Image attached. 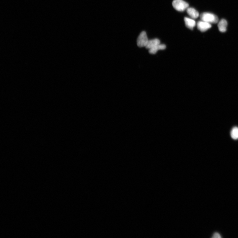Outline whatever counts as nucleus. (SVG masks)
<instances>
[{"mask_svg":"<svg viewBox=\"0 0 238 238\" xmlns=\"http://www.w3.org/2000/svg\"><path fill=\"white\" fill-rule=\"evenodd\" d=\"M200 17L201 20L210 24H216L218 23L219 21L218 17L210 13H203L200 14Z\"/></svg>","mask_w":238,"mask_h":238,"instance_id":"f257e3e1","label":"nucleus"},{"mask_svg":"<svg viewBox=\"0 0 238 238\" xmlns=\"http://www.w3.org/2000/svg\"><path fill=\"white\" fill-rule=\"evenodd\" d=\"M172 5L174 9L180 12H184L189 7V4L183 0H174Z\"/></svg>","mask_w":238,"mask_h":238,"instance_id":"f03ea898","label":"nucleus"},{"mask_svg":"<svg viewBox=\"0 0 238 238\" xmlns=\"http://www.w3.org/2000/svg\"><path fill=\"white\" fill-rule=\"evenodd\" d=\"M149 41L147 35L145 31H143L138 36L137 40V45L139 48L145 47Z\"/></svg>","mask_w":238,"mask_h":238,"instance_id":"7ed1b4c3","label":"nucleus"},{"mask_svg":"<svg viewBox=\"0 0 238 238\" xmlns=\"http://www.w3.org/2000/svg\"><path fill=\"white\" fill-rule=\"evenodd\" d=\"M197 27L198 29L201 32H205L211 28L212 26L211 24L201 20L197 23Z\"/></svg>","mask_w":238,"mask_h":238,"instance_id":"20e7f679","label":"nucleus"},{"mask_svg":"<svg viewBox=\"0 0 238 238\" xmlns=\"http://www.w3.org/2000/svg\"><path fill=\"white\" fill-rule=\"evenodd\" d=\"M184 22L185 25L187 28L191 30H193L194 27L196 25V22L195 20L192 18L188 17H185Z\"/></svg>","mask_w":238,"mask_h":238,"instance_id":"39448f33","label":"nucleus"},{"mask_svg":"<svg viewBox=\"0 0 238 238\" xmlns=\"http://www.w3.org/2000/svg\"><path fill=\"white\" fill-rule=\"evenodd\" d=\"M187 12L188 14L193 19H197L200 16L198 11L193 8H188Z\"/></svg>","mask_w":238,"mask_h":238,"instance_id":"423d86ee","label":"nucleus"},{"mask_svg":"<svg viewBox=\"0 0 238 238\" xmlns=\"http://www.w3.org/2000/svg\"><path fill=\"white\" fill-rule=\"evenodd\" d=\"M160 44V41L158 39L155 38L153 40H149L148 43L145 47V48L149 49L159 45Z\"/></svg>","mask_w":238,"mask_h":238,"instance_id":"0eeeda50","label":"nucleus"},{"mask_svg":"<svg viewBox=\"0 0 238 238\" xmlns=\"http://www.w3.org/2000/svg\"><path fill=\"white\" fill-rule=\"evenodd\" d=\"M228 23L227 21L224 19H222L218 24V29L221 32H224L226 31Z\"/></svg>","mask_w":238,"mask_h":238,"instance_id":"6e6552de","label":"nucleus"},{"mask_svg":"<svg viewBox=\"0 0 238 238\" xmlns=\"http://www.w3.org/2000/svg\"><path fill=\"white\" fill-rule=\"evenodd\" d=\"M166 48V46L164 44H160L159 45L149 49V53L152 54H156L159 50H163Z\"/></svg>","mask_w":238,"mask_h":238,"instance_id":"1a4fd4ad","label":"nucleus"},{"mask_svg":"<svg viewBox=\"0 0 238 238\" xmlns=\"http://www.w3.org/2000/svg\"><path fill=\"white\" fill-rule=\"evenodd\" d=\"M231 136L234 139L237 140L238 139V128L237 127H234L232 129Z\"/></svg>","mask_w":238,"mask_h":238,"instance_id":"9d476101","label":"nucleus"},{"mask_svg":"<svg viewBox=\"0 0 238 238\" xmlns=\"http://www.w3.org/2000/svg\"><path fill=\"white\" fill-rule=\"evenodd\" d=\"M222 237H221V234L219 233L218 232H215L212 235V238H221Z\"/></svg>","mask_w":238,"mask_h":238,"instance_id":"9b49d317","label":"nucleus"}]
</instances>
